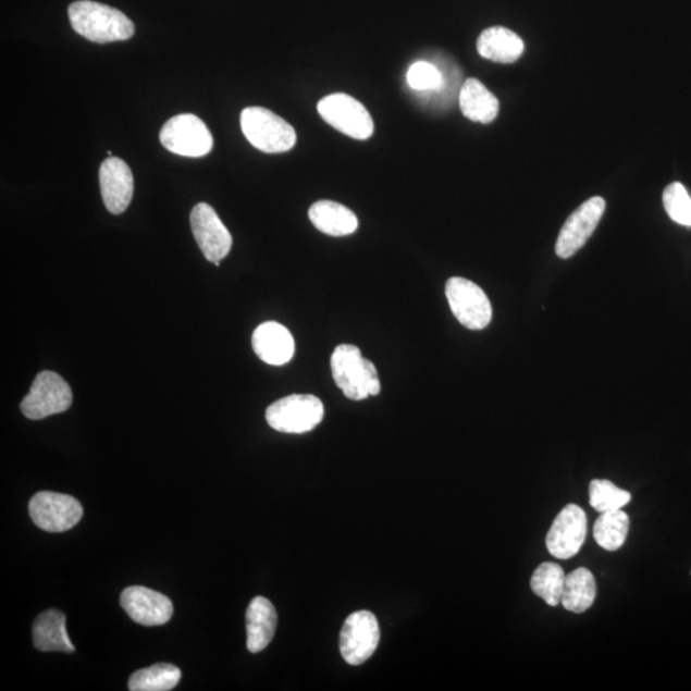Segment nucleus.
Segmentation results:
<instances>
[{"label": "nucleus", "instance_id": "obj_1", "mask_svg": "<svg viewBox=\"0 0 691 691\" xmlns=\"http://www.w3.org/2000/svg\"><path fill=\"white\" fill-rule=\"evenodd\" d=\"M69 17L74 30L92 42L128 40L135 34L134 22L125 13L91 0L72 3Z\"/></svg>", "mask_w": 691, "mask_h": 691}, {"label": "nucleus", "instance_id": "obj_2", "mask_svg": "<svg viewBox=\"0 0 691 691\" xmlns=\"http://www.w3.org/2000/svg\"><path fill=\"white\" fill-rule=\"evenodd\" d=\"M331 369L334 382L347 398L361 402L380 395L381 381L374 363L362 358L359 347L340 345L332 354Z\"/></svg>", "mask_w": 691, "mask_h": 691}, {"label": "nucleus", "instance_id": "obj_3", "mask_svg": "<svg viewBox=\"0 0 691 691\" xmlns=\"http://www.w3.org/2000/svg\"><path fill=\"white\" fill-rule=\"evenodd\" d=\"M242 128L252 147L268 155L286 152L295 147L297 140L295 128L267 108L244 109Z\"/></svg>", "mask_w": 691, "mask_h": 691}, {"label": "nucleus", "instance_id": "obj_4", "mask_svg": "<svg viewBox=\"0 0 691 691\" xmlns=\"http://www.w3.org/2000/svg\"><path fill=\"white\" fill-rule=\"evenodd\" d=\"M266 418L276 432L308 433L322 423L324 405L312 395H291L269 406Z\"/></svg>", "mask_w": 691, "mask_h": 691}, {"label": "nucleus", "instance_id": "obj_5", "mask_svg": "<svg viewBox=\"0 0 691 691\" xmlns=\"http://www.w3.org/2000/svg\"><path fill=\"white\" fill-rule=\"evenodd\" d=\"M159 138L166 150L182 157L201 158L213 149L212 134L194 114H180L166 121Z\"/></svg>", "mask_w": 691, "mask_h": 691}, {"label": "nucleus", "instance_id": "obj_6", "mask_svg": "<svg viewBox=\"0 0 691 691\" xmlns=\"http://www.w3.org/2000/svg\"><path fill=\"white\" fill-rule=\"evenodd\" d=\"M318 112L329 125L356 140H367L374 133V122L368 109L346 94L323 98L318 103Z\"/></svg>", "mask_w": 691, "mask_h": 691}, {"label": "nucleus", "instance_id": "obj_7", "mask_svg": "<svg viewBox=\"0 0 691 691\" xmlns=\"http://www.w3.org/2000/svg\"><path fill=\"white\" fill-rule=\"evenodd\" d=\"M446 296L455 318L468 330L480 331L490 325V298L474 282L454 276L446 283Z\"/></svg>", "mask_w": 691, "mask_h": 691}, {"label": "nucleus", "instance_id": "obj_8", "mask_svg": "<svg viewBox=\"0 0 691 691\" xmlns=\"http://www.w3.org/2000/svg\"><path fill=\"white\" fill-rule=\"evenodd\" d=\"M72 399V390L61 375L41 372L36 375L30 392L21 403V411L27 419L41 420L67 411Z\"/></svg>", "mask_w": 691, "mask_h": 691}, {"label": "nucleus", "instance_id": "obj_9", "mask_svg": "<svg viewBox=\"0 0 691 691\" xmlns=\"http://www.w3.org/2000/svg\"><path fill=\"white\" fill-rule=\"evenodd\" d=\"M28 511L35 526L49 533L67 532L84 515V508L76 498L55 492L36 493L28 504Z\"/></svg>", "mask_w": 691, "mask_h": 691}, {"label": "nucleus", "instance_id": "obj_10", "mask_svg": "<svg viewBox=\"0 0 691 691\" xmlns=\"http://www.w3.org/2000/svg\"><path fill=\"white\" fill-rule=\"evenodd\" d=\"M381 640L380 625L369 610H358L347 617L342 627L340 651L348 665L359 666L373 656Z\"/></svg>", "mask_w": 691, "mask_h": 691}, {"label": "nucleus", "instance_id": "obj_11", "mask_svg": "<svg viewBox=\"0 0 691 691\" xmlns=\"http://www.w3.org/2000/svg\"><path fill=\"white\" fill-rule=\"evenodd\" d=\"M606 201L601 196L587 200L567 218L556 243L558 258L569 259L592 237L605 214Z\"/></svg>", "mask_w": 691, "mask_h": 691}, {"label": "nucleus", "instance_id": "obj_12", "mask_svg": "<svg viewBox=\"0 0 691 691\" xmlns=\"http://www.w3.org/2000/svg\"><path fill=\"white\" fill-rule=\"evenodd\" d=\"M193 234L203 257L217 267L232 249V236L215 210L207 202H200L190 215Z\"/></svg>", "mask_w": 691, "mask_h": 691}, {"label": "nucleus", "instance_id": "obj_13", "mask_svg": "<svg viewBox=\"0 0 691 691\" xmlns=\"http://www.w3.org/2000/svg\"><path fill=\"white\" fill-rule=\"evenodd\" d=\"M587 515L578 505H567L556 516L547 534V548L553 557L569 559L577 556L587 536Z\"/></svg>", "mask_w": 691, "mask_h": 691}, {"label": "nucleus", "instance_id": "obj_14", "mask_svg": "<svg viewBox=\"0 0 691 691\" xmlns=\"http://www.w3.org/2000/svg\"><path fill=\"white\" fill-rule=\"evenodd\" d=\"M121 606L127 615L143 627H160L173 615L170 599L145 587H128L121 594Z\"/></svg>", "mask_w": 691, "mask_h": 691}, {"label": "nucleus", "instance_id": "obj_15", "mask_svg": "<svg viewBox=\"0 0 691 691\" xmlns=\"http://www.w3.org/2000/svg\"><path fill=\"white\" fill-rule=\"evenodd\" d=\"M100 190L106 208L112 214H122L134 196V176L122 159L109 157L100 165Z\"/></svg>", "mask_w": 691, "mask_h": 691}, {"label": "nucleus", "instance_id": "obj_16", "mask_svg": "<svg viewBox=\"0 0 691 691\" xmlns=\"http://www.w3.org/2000/svg\"><path fill=\"white\" fill-rule=\"evenodd\" d=\"M252 348L260 360L269 366L281 367L294 358L295 340L285 325L267 322L254 332Z\"/></svg>", "mask_w": 691, "mask_h": 691}, {"label": "nucleus", "instance_id": "obj_17", "mask_svg": "<svg viewBox=\"0 0 691 691\" xmlns=\"http://www.w3.org/2000/svg\"><path fill=\"white\" fill-rule=\"evenodd\" d=\"M279 622L272 602L257 596L246 610L247 650L251 653L264 651L271 644Z\"/></svg>", "mask_w": 691, "mask_h": 691}, {"label": "nucleus", "instance_id": "obj_18", "mask_svg": "<svg viewBox=\"0 0 691 691\" xmlns=\"http://www.w3.org/2000/svg\"><path fill=\"white\" fill-rule=\"evenodd\" d=\"M309 218L317 230L333 237L351 235L359 227L358 217L350 209L331 200L312 203Z\"/></svg>", "mask_w": 691, "mask_h": 691}, {"label": "nucleus", "instance_id": "obj_19", "mask_svg": "<svg viewBox=\"0 0 691 691\" xmlns=\"http://www.w3.org/2000/svg\"><path fill=\"white\" fill-rule=\"evenodd\" d=\"M477 48L485 60L504 64L518 61L526 49L518 34L502 26L486 28L480 34Z\"/></svg>", "mask_w": 691, "mask_h": 691}, {"label": "nucleus", "instance_id": "obj_20", "mask_svg": "<svg viewBox=\"0 0 691 691\" xmlns=\"http://www.w3.org/2000/svg\"><path fill=\"white\" fill-rule=\"evenodd\" d=\"M34 645L41 652H75L67 629L65 616L61 610L49 609L42 613L34 622Z\"/></svg>", "mask_w": 691, "mask_h": 691}, {"label": "nucleus", "instance_id": "obj_21", "mask_svg": "<svg viewBox=\"0 0 691 691\" xmlns=\"http://www.w3.org/2000/svg\"><path fill=\"white\" fill-rule=\"evenodd\" d=\"M458 103L465 118L484 125L496 120L499 112L498 99L477 78L464 83Z\"/></svg>", "mask_w": 691, "mask_h": 691}, {"label": "nucleus", "instance_id": "obj_22", "mask_svg": "<svg viewBox=\"0 0 691 691\" xmlns=\"http://www.w3.org/2000/svg\"><path fill=\"white\" fill-rule=\"evenodd\" d=\"M596 595V585L593 573L580 567L566 575L562 603L573 614H583L593 606Z\"/></svg>", "mask_w": 691, "mask_h": 691}, {"label": "nucleus", "instance_id": "obj_23", "mask_svg": "<svg viewBox=\"0 0 691 691\" xmlns=\"http://www.w3.org/2000/svg\"><path fill=\"white\" fill-rule=\"evenodd\" d=\"M630 519L622 510L603 513L596 519L593 535L600 547L608 552L620 550L627 541Z\"/></svg>", "mask_w": 691, "mask_h": 691}, {"label": "nucleus", "instance_id": "obj_24", "mask_svg": "<svg viewBox=\"0 0 691 691\" xmlns=\"http://www.w3.org/2000/svg\"><path fill=\"white\" fill-rule=\"evenodd\" d=\"M181 670L171 664H157L138 670L131 676V691H170L177 687Z\"/></svg>", "mask_w": 691, "mask_h": 691}, {"label": "nucleus", "instance_id": "obj_25", "mask_svg": "<svg viewBox=\"0 0 691 691\" xmlns=\"http://www.w3.org/2000/svg\"><path fill=\"white\" fill-rule=\"evenodd\" d=\"M566 575L562 566L553 563H544L536 567L530 587L535 595L540 596L551 607L562 603Z\"/></svg>", "mask_w": 691, "mask_h": 691}, {"label": "nucleus", "instance_id": "obj_26", "mask_svg": "<svg viewBox=\"0 0 691 691\" xmlns=\"http://www.w3.org/2000/svg\"><path fill=\"white\" fill-rule=\"evenodd\" d=\"M589 498L594 510L603 514L622 510L631 501V494L618 489L609 480L594 479L589 486Z\"/></svg>", "mask_w": 691, "mask_h": 691}, {"label": "nucleus", "instance_id": "obj_27", "mask_svg": "<svg viewBox=\"0 0 691 691\" xmlns=\"http://www.w3.org/2000/svg\"><path fill=\"white\" fill-rule=\"evenodd\" d=\"M407 84L419 92H440L445 89L446 77L433 63L420 61L407 71Z\"/></svg>", "mask_w": 691, "mask_h": 691}, {"label": "nucleus", "instance_id": "obj_28", "mask_svg": "<svg viewBox=\"0 0 691 691\" xmlns=\"http://www.w3.org/2000/svg\"><path fill=\"white\" fill-rule=\"evenodd\" d=\"M664 207L674 222L691 229V196L680 182L665 188Z\"/></svg>", "mask_w": 691, "mask_h": 691}]
</instances>
